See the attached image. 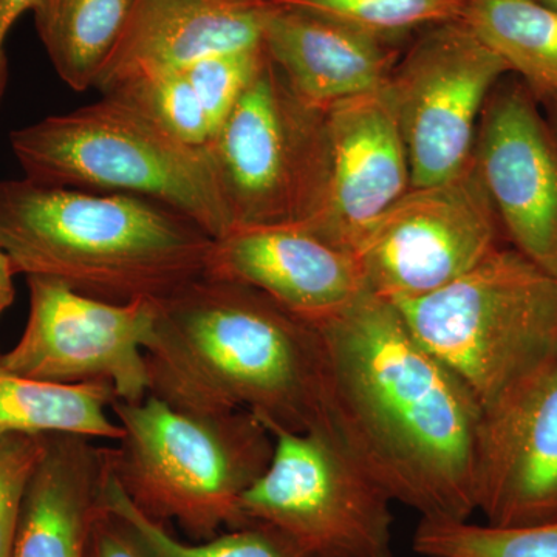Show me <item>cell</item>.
Masks as SVG:
<instances>
[{
  "mask_svg": "<svg viewBox=\"0 0 557 557\" xmlns=\"http://www.w3.org/2000/svg\"><path fill=\"white\" fill-rule=\"evenodd\" d=\"M145 357L149 394L174 408L325 429L318 329L249 285L205 273L157 300Z\"/></svg>",
  "mask_w": 557,
  "mask_h": 557,
  "instance_id": "obj_2",
  "label": "cell"
},
{
  "mask_svg": "<svg viewBox=\"0 0 557 557\" xmlns=\"http://www.w3.org/2000/svg\"><path fill=\"white\" fill-rule=\"evenodd\" d=\"M214 237L157 201L0 180V248L14 273L109 302L161 300L207 273Z\"/></svg>",
  "mask_w": 557,
  "mask_h": 557,
  "instance_id": "obj_3",
  "label": "cell"
},
{
  "mask_svg": "<svg viewBox=\"0 0 557 557\" xmlns=\"http://www.w3.org/2000/svg\"><path fill=\"white\" fill-rule=\"evenodd\" d=\"M461 21L518 73L539 104L557 101V10L539 0H468Z\"/></svg>",
  "mask_w": 557,
  "mask_h": 557,
  "instance_id": "obj_20",
  "label": "cell"
},
{
  "mask_svg": "<svg viewBox=\"0 0 557 557\" xmlns=\"http://www.w3.org/2000/svg\"><path fill=\"white\" fill-rule=\"evenodd\" d=\"M27 325L16 346L3 351L7 368L46 383L109 384L121 401L148 397L145 347L153 300L109 302L42 277H27Z\"/></svg>",
  "mask_w": 557,
  "mask_h": 557,
  "instance_id": "obj_11",
  "label": "cell"
},
{
  "mask_svg": "<svg viewBox=\"0 0 557 557\" xmlns=\"http://www.w3.org/2000/svg\"><path fill=\"white\" fill-rule=\"evenodd\" d=\"M132 5L134 0H38L32 11L36 32L70 89H94Z\"/></svg>",
  "mask_w": 557,
  "mask_h": 557,
  "instance_id": "obj_21",
  "label": "cell"
},
{
  "mask_svg": "<svg viewBox=\"0 0 557 557\" xmlns=\"http://www.w3.org/2000/svg\"><path fill=\"white\" fill-rule=\"evenodd\" d=\"M413 549L424 557H557V520L516 528L420 520Z\"/></svg>",
  "mask_w": 557,
  "mask_h": 557,
  "instance_id": "obj_24",
  "label": "cell"
},
{
  "mask_svg": "<svg viewBox=\"0 0 557 557\" xmlns=\"http://www.w3.org/2000/svg\"><path fill=\"white\" fill-rule=\"evenodd\" d=\"M14 273L10 259L0 248V318L13 306L16 289H14Z\"/></svg>",
  "mask_w": 557,
  "mask_h": 557,
  "instance_id": "obj_30",
  "label": "cell"
},
{
  "mask_svg": "<svg viewBox=\"0 0 557 557\" xmlns=\"http://www.w3.org/2000/svg\"><path fill=\"white\" fill-rule=\"evenodd\" d=\"M104 507L123 519L159 557H314L265 523H248L197 544L180 541L163 523L139 511L113 474L106 486Z\"/></svg>",
  "mask_w": 557,
  "mask_h": 557,
  "instance_id": "obj_22",
  "label": "cell"
},
{
  "mask_svg": "<svg viewBox=\"0 0 557 557\" xmlns=\"http://www.w3.org/2000/svg\"><path fill=\"white\" fill-rule=\"evenodd\" d=\"M115 392L104 383L54 384L7 368L0 350V434H73L119 442L123 428L110 417Z\"/></svg>",
  "mask_w": 557,
  "mask_h": 557,
  "instance_id": "obj_19",
  "label": "cell"
},
{
  "mask_svg": "<svg viewBox=\"0 0 557 557\" xmlns=\"http://www.w3.org/2000/svg\"><path fill=\"white\" fill-rule=\"evenodd\" d=\"M101 97L131 106L180 141L208 146L212 139L207 113L183 69L143 70L112 84Z\"/></svg>",
  "mask_w": 557,
  "mask_h": 557,
  "instance_id": "obj_23",
  "label": "cell"
},
{
  "mask_svg": "<svg viewBox=\"0 0 557 557\" xmlns=\"http://www.w3.org/2000/svg\"><path fill=\"white\" fill-rule=\"evenodd\" d=\"M474 485L478 511L487 525L557 520V354L482 409Z\"/></svg>",
  "mask_w": 557,
  "mask_h": 557,
  "instance_id": "obj_12",
  "label": "cell"
},
{
  "mask_svg": "<svg viewBox=\"0 0 557 557\" xmlns=\"http://www.w3.org/2000/svg\"><path fill=\"white\" fill-rule=\"evenodd\" d=\"M509 67L463 21L434 25L398 58L384 91L397 119L412 188L467 170L480 115Z\"/></svg>",
  "mask_w": 557,
  "mask_h": 557,
  "instance_id": "obj_10",
  "label": "cell"
},
{
  "mask_svg": "<svg viewBox=\"0 0 557 557\" xmlns=\"http://www.w3.org/2000/svg\"><path fill=\"white\" fill-rule=\"evenodd\" d=\"M472 161L509 244L557 276V141L522 81L491 91Z\"/></svg>",
  "mask_w": 557,
  "mask_h": 557,
  "instance_id": "obj_13",
  "label": "cell"
},
{
  "mask_svg": "<svg viewBox=\"0 0 557 557\" xmlns=\"http://www.w3.org/2000/svg\"><path fill=\"white\" fill-rule=\"evenodd\" d=\"M263 47L296 97L319 110L383 89L398 61L387 40L281 5H271Z\"/></svg>",
  "mask_w": 557,
  "mask_h": 557,
  "instance_id": "obj_17",
  "label": "cell"
},
{
  "mask_svg": "<svg viewBox=\"0 0 557 557\" xmlns=\"http://www.w3.org/2000/svg\"><path fill=\"white\" fill-rule=\"evenodd\" d=\"M244 2L262 3V5H273L276 0H244Z\"/></svg>",
  "mask_w": 557,
  "mask_h": 557,
  "instance_id": "obj_32",
  "label": "cell"
},
{
  "mask_svg": "<svg viewBox=\"0 0 557 557\" xmlns=\"http://www.w3.org/2000/svg\"><path fill=\"white\" fill-rule=\"evenodd\" d=\"M10 146L33 182L153 200L214 239L231 231L208 146L180 141L113 98L20 127Z\"/></svg>",
  "mask_w": 557,
  "mask_h": 557,
  "instance_id": "obj_5",
  "label": "cell"
},
{
  "mask_svg": "<svg viewBox=\"0 0 557 557\" xmlns=\"http://www.w3.org/2000/svg\"><path fill=\"white\" fill-rule=\"evenodd\" d=\"M123 437L110 448L113 478L148 518L174 520L200 542L247 525L245 491L269 468L274 440L248 410L201 413L156 395L113 399Z\"/></svg>",
  "mask_w": 557,
  "mask_h": 557,
  "instance_id": "obj_4",
  "label": "cell"
},
{
  "mask_svg": "<svg viewBox=\"0 0 557 557\" xmlns=\"http://www.w3.org/2000/svg\"><path fill=\"white\" fill-rule=\"evenodd\" d=\"M267 61L265 47L209 54L183 69L207 113L212 138Z\"/></svg>",
  "mask_w": 557,
  "mask_h": 557,
  "instance_id": "obj_26",
  "label": "cell"
},
{
  "mask_svg": "<svg viewBox=\"0 0 557 557\" xmlns=\"http://www.w3.org/2000/svg\"><path fill=\"white\" fill-rule=\"evenodd\" d=\"M38 0H0V104L5 97L10 79L9 54L7 40L17 21L28 11L35 9Z\"/></svg>",
  "mask_w": 557,
  "mask_h": 557,
  "instance_id": "obj_29",
  "label": "cell"
},
{
  "mask_svg": "<svg viewBox=\"0 0 557 557\" xmlns=\"http://www.w3.org/2000/svg\"><path fill=\"white\" fill-rule=\"evenodd\" d=\"M500 222L474 161L418 186L380 215L354 249L366 289L399 304L453 284L500 247Z\"/></svg>",
  "mask_w": 557,
  "mask_h": 557,
  "instance_id": "obj_9",
  "label": "cell"
},
{
  "mask_svg": "<svg viewBox=\"0 0 557 557\" xmlns=\"http://www.w3.org/2000/svg\"><path fill=\"white\" fill-rule=\"evenodd\" d=\"M410 188L408 152L384 87L324 110L317 188L302 226L354 255Z\"/></svg>",
  "mask_w": 557,
  "mask_h": 557,
  "instance_id": "obj_14",
  "label": "cell"
},
{
  "mask_svg": "<svg viewBox=\"0 0 557 557\" xmlns=\"http://www.w3.org/2000/svg\"><path fill=\"white\" fill-rule=\"evenodd\" d=\"M549 112V126H552L553 134H555V138L557 141V101L552 102V104L545 106Z\"/></svg>",
  "mask_w": 557,
  "mask_h": 557,
  "instance_id": "obj_31",
  "label": "cell"
},
{
  "mask_svg": "<svg viewBox=\"0 0 557 557\" xmlns=\"http://www.w3.org/2000/svg\"><path fill=\"white\" fill-rule=\"evenodd\" d=\"M468 0H276L288 7L341 22L387 40L426 30L434 25L463 20Z\"/></svg>",
  "mask_w": 557,
  "mask_h": 557,
  "instance_id": "obj_25",
  "label": "cell"
},
{
  "mask_svg": "<svg viewBox=\"0 0 557 557\" xmlns=\"http://www.w3.org/2000/svg\"><path fill=\"white\" fill-rule=\"evenodd\" d=\"M324 110L300 101L263 62L208 149L231 230L304 225L313 205Z\"/></svg>",
  "mask_w": 557,
  "mask_h": 557,
  "instance_id": "obj_8",
  "label": "cell"
},
{
  "mask_svg": "<svg viewBox=\"0 0 557 557\" xmlns=\"http://www.w3.org/2000/svg\"><path fill=\"white\" fill-rule=\"evenodd\" d=\"M44 435L0 434V557H11L25 493L40 454Z\"/></svg>",
  "mask_w": 557,
  "mask_h": 557,
  "instance_id": "obj_27",
  "label": "cell"
},
{
  "mask_svg": "<svg viewBox=\"0 0 557 557\" xmlns=\"http://www.w3.org/2000/svg\"><path fill=\"white\" fill-rule=\"evenodd\" d=\"M207 274L259 289L313 325L368 292L357 258L302 225L231 230L214 239Z\"/></svg>",
  "mask_w": 557,
  "mask_h": 557,
  "instance_id": "obj_15",
  "label": "cell"
},
{
  "mask_svg": "<svg viewBox=\"0 0 557 557\" xmlns=\"http://www.w3.org/2000/svg\"><path fill=\"white\" fill-rule=\"evenodd\" d=\"M110 474L109 446L83 435H44L11 557H87Z\"/></svg>",
  "mask_w": 557,
  "mask_h": 557,
  "instance_id": "obj_18",
  "label": "cell"
},
{
  "mask_svg": "<svg viewBox=\"0 0 557 557\" xmlns=\"http://www.w3.org/2000/svg\"><path fill=\"white\" fill-rule=\"evenodd\" d=\"M87 557H159L115 512L102 507L90 530Z\"/></svg>",
  "mask_w": 557,
  "mask_h": 557,
  "instance_id": "obj_28",
  "label": "cell"
},
{
  "mask_svg": "<svg viewBox=\"0 0 557 557\" xmlns=\"http://www.w3.org/2000/svg\"><path fill=\"white\" fill-rule=\"evenodd\" d=\"M395 306L482 409L557 354V276L512 247L500 245L453 284Z\"/></svg>",
  "mask_w": 557,
  "mask_h": 557,
  "instance_id": "obj_6",
  "label": "cell"
},
{
  "mask_svg": "<svg viewBox=\"0 0 557 557\" xmlns=\"http://www.w3.org/2000/svg\"><path fill=\"white\" fill-rule=\"evenodd\" d=\"M270 9L244 0H134L94 89L101 94L143 70H182L209 54L259 49Z\"/></svg>",
  "mask_w": 557,
  "mask_h": 557,
  "instance_id": "obj_16",
  "label": "cell"
},
{
  "mask_svg": "<svg viewBox=\"0 0 557 557\" xmlns=\"http://www.w3.org/2000/svg\"><path fill=\"white\" fill-rule=\"evenodd\" d=\"M539 2L545 3V5L552 7L557 10V0H539Z\"/></svg>",
  "mask_w": 557,
  "mask_h": 557,
  "instance_id": "obj_33",
  "label": "cell"
},
{
  "mask_svg": "<svg viewBox=\"0 0 557 557\" xmlns=\"http://www.w3.org/2000/svg\"><path fill=\"white\" fill-rule=\"evenodd\" d=\"M267 428L273 457L240 498L245 523L276 528L314 557H395L383 487L327 432Z\"/></svg>",
  "mask_w": 557,
  "mask_h": 557,
  "instance_id": "obj_7",
  "label": "cell"
},
{
  "mask_svg": "<svg viewBox=\"0 0 557 557\" xmlns=\"http://www.w3.org/2000/svg\"><path fill=\"white\" fill-rule=\"evenodd\" d=\"M314 327L324 432L421 520L471 519L482 413L474 395L418 343L395 304L369 292Z\"/></svg>",
  "mask_w": 557,
  "mask_h": 557,
  "instance_id": "obj_1",
  "label": "cell"
}]
</instances>
